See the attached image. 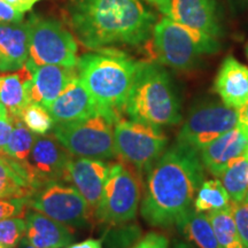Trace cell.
Instances as JSON below:
<instances>
[{
    "label": "cell",
    "instance_id": "1",
    "mask_svg": "<svg viewBox=\"0 0 248 248\" xmlns=\"http://www.w3.org/2000/svg\"><path fill=\"white\" fill-rule=\"evenodd\" d=\"M203 178L199 154L179 144L164 151L147 171L141 216L157 228L177 223L192 209Z\"/></svg>",
    "mask_w": 248,
    "mask_h": 248
},
{
    "label": "cell",
    "instance_id": "2",
    "mask_svg": "<svg viewBox=\"0 0 248 248\" xmlns=\"http://www.w3.org/2000/svg\"><path fill=\"white\" fill-rule=\"evenodd\" d=\"M67 12L77 39L91 49L140 45L157 21L141 0H69Z\"/></svg>",
    "mask_w": 248,
    "mask_h": 248
},
{
    "label": "cell",
    "instance_id": "3",
    "mask_svg": "<svg viewBox=\"0 0 248 248\" xmlns=\"http://www.w3.org/2000/svg\"><path fill=\"white\" fill-rule=\"evenodd\" d=\"M140 62L115 48H99L78 58L79 79L102 110L122 115Z\"/></svg>",
    "mask_w": 248,
    "mask_h": 248
},
{
    "label": "cell",
    "instance_id": "4",
    "mask_svg": "<svg viewBox=\"0 0 248 248\" xmlns=\"http://www.w3.org/2000/svg\"><path fill=\"white\" fill-rule=\"evenodd\" d=\"M124 113L131 120L156 126L181 122L177 94L163 67L154 62H140Z\"/></svg>",
    "mask_w": 248,
    "mask_h": 248
},
{
    "label": "cell",
    "instance_id": "5",
    "mask_svg": "<svg viewBox=\"0 0 248 248\" xmlns=\"http://www.w3.org/2000/svg\"><path fill=\"white\" fill-rule=\"evenodd\" d=\"M151 37L156 60L178 70L191 69L201 55L216 53L219 49L215 37L176 22L168 16L156 21Z\"/></svg>",
    "mask_w": 248,
    "mask_h": 248
},
{
    "label": "cell",
    "instance_id": "6",
    "mask_svg": "<svg viewBox=\"0 0 248 248\" xmlns=\"http://www.w3.org/2000/svg\"><path fill=\"white\" fill-rule=\"evenodd\" d=\"M121 115L99 111L88 119L55 124L53 136L76 157L109 160L117 156L114 125Z\"/></svg>",
    "mask_w": 248,
    "mask_h": 248
},
{
    "label": "cell",
    "instance_id": "7",
    "mask_svg": "<svg viewBox=\"0 0 248 248\" xmlns=\"http://www.w3.org/2000/svg\"><path fill=\"white\" fill-rule=\"evenodd\" d=\"M116 155L137 172H147L166 151L168 138L160 126L121 115L114 125Z\"/></svg>",
    "mask_w": 248,
    "mask_h": 248
},
{
    "label": "cell",
    "instance_id": "8",
    "mask_svg": "<svg viewBox=\"0 0 248 248\" xmlns=\"http://www.w3.org/2000/svg\"><path fill=\"white\" fill-rule=\"evenodd\" d=\"M27 22L29 27V63L76 68L78 46L69 30L53 18L31 16Z\"/></svg>",
    "mask_w": 248,
    "mask_h": 248
},
{
    "label": "cell",
    "instance_id": "9",
    "mask_svg": "<svg viewBox=\"0 0 248 248\" xmlns=\"http://www.w3.org/2000/svg\"><path fill=\"white\" fill-rule=\"evenodd\" d=\"M141 198L137 171L122 161L110 163L101 201L94 210L99 222L116 225L132 221Z\"/></svg>",
    "mask_w": 248,
    "mask_h": 248
},
{
    "label": "cell",
    "instance_id": "10",
    "mask_svg": "<svg viewBox=\"0 0 248 248\" xmlns=\"http://www.w3.org/2000/svg\"><path fill=\"white\" fill-rule=\"evenodd\" d=\"M27 203L30 209L75 228L85 226L91 215V210L78 190L61 181L42 185L28 198Z\"/></svg>",
    "mask_w": 248,
    "mask_h": 248
},
{
    "label": "cell",
    "instance_id": "11",
    "mask_svg": "<svg viewBox=\"0 0 248 248\" xmlns=\"http://www.w3.org/2000/svg\"><path fill=\"white\" fill-rule=\"evenodd\" d=\"M239 124L238 111L224 104H208L190 114L179 130L177 144L199 154L204 146Z\"/></svg>",
    "mask_w": 248,
    "mask_h": 248
},
{
    "label": "cell",
    "instance_id": "12",
    "mask_svg": "<svg viewBox=\"0 0 248 248\" xmlns=\"http://www.w3.org/2000/svg\"><path fill=\"white\" fill-rule=\"evenodd\" d=\"M71 154L52 135L36 136L23 169L35 190L51 182L64 181Z\"/></svg>",
    "mask_w": 248,
    "mask_h": 248
},
{
    "label": "cell",
    "instance_id": "13",
    "mask_svg": "<svg viewBox=\"0 0 248 248\" xmlns=\"http://www.w3.org/2000/svg\"><path fill=\"white\" fill-rule=\"evenodd\" d=\"M109 170L110 163L102 160L76 157L68 163L64 181L78 190L92 214L101 201Z\"/></svg>",
    "mask_w": 248,
    "mask_h": 248
},
{
    "label": "cell",
    "instance_id": "14",
    "mask_svg": "<svg viewBox=\"0 0 248 248\" xmlns=\"http://www.w3.org/2000/svg\"><path fill=\"white\" fill-rule=\"evenodd\" d=\"M164 16L215 38L222 32L217 0H170Z\"/></svg>",
    "mask_w": 248,
    "mask_h": 248
},
{
    "label": "cell",
    "instance_id": "15",
    "mask_svg": "<svg viewBox=\"0 0 248 248\" xmlns=\"http://www.w3.org/2000/svg\"><path fill=\"white\" fill-rule=\"evenodd\" d=\"M47 110L55 124H62L88 119L102 109L76 75Z\"/></svg>",
    "mask_w": 248,
    "mask_h": 248
},
{
    "label": "cell",
    "instance_id": "16",
    "mask_svg": "<svg viewBox=\"0 0 248 248\" xmlns=\"http://www.w3.org/2000/svg\"><path fill=\"white\" fill-rule=\"evenodd\" d=\"M31 71L29 84L30 101L48 108L55 99L66 89L69 82L77 75L76 68L57 64L35 66L27 62Z\"/></svg>",
    "mask_w": 248,
    "mask_h": 248
},
{
    "label": "cell",
    "instance_id": "17",
    "mask_svg": "<svg viewBox=\"0 0 248 248\" xmlns=\"http://www.w3.org/2000/svg\"><path fill=\"white\" fill-rule=\"evenodd\" d=\"M248 152V131L238 124L223 133L200 151L203 167L215 177H219L229 163Z\"/></svg>",
    "mask_w": 248,
    "mask_h": 248
},
{
    "label": "cell",
    "instance_id": "18",
    "mask_svg": "<svg viewBox=\"0 0 248 248\" xmlns=\"http://www.w3.org/2000/svg\"><path fill=\"white\" fill-rule=\"evenodd\" d=\"M26 239L35 248H64L74 239L70 226L54 221L37 210L26 213Z\"/></svg>",
    "mask_w": 248,
    "mask_h": 248
},
{
    "label": "cell",
    "instance_id": "19",
    "mask_svg": "<svg viewBox=\"0 0 248 248\" xmlns=\"http://www.w3.org/2000/svg\"><path fill=\"white\" fill-rule=\"evenodd\" d=\"M214 90L225 106L239 109L248 101V68L228 57L219 67Z\"/></svg>",
    "mask_w": 248,
    "mask_h": 248
},
{
    "label": "cell",
    "instance_id": "20",
    "mask_svg": "<svg viewBox=\"0 0 248 248\" xmlns=\"http://www.w3.org/2000/svg\"><path fill=\"white\" fill-rule=\"evenodd\" d=\"M29 60L28 22H0V73L16 71Z\"/></svg>",
    "mask_w": 248,
    "mask_h": 248
},
{
    "label": "cell",
    "instance_id": "21",
    "mask_svg": "<svg viewBox=\"0 0 248 248\" xmlns=\"http://www.w3.org/2000/svg\"><path fill=\"white\" fill-rule=\"evenodd\" d=\"M30 79L31 71L27 64L12 74L0 75V101L12 121L20 119L24 108L31 104Z\"/></svg>",
    "mask_w": 248,
    "mask_h": 248
},
{
    "label": "cell",
    "instance_id": "22",
    "mask_svg": "<svg viewBox=\"0 0 248 248\" xmlns=\"http://www.w3.org/2000/svg\"><path fill=\"white\" fill-rule=\"evenodd\" d=\"M35 191L26 171L20 164L0 154V199L29 198Z\"/></svg>",
    "mask_w": 248,
    "mask_h": 248
},
{
    "label": "cell",
    "instance_id": "23",
    "mask_svg": "<svg viewBox=\"0 0 248 248\" xmlns=\"http://www.w3.org/2000/svg\"><path fill=\"white\" fill-rule=\"evenodd\" d=\"M177 224L186 237L199 248H223L217 240L207 214L191 209Z\"/></svg>",
    "mask_w": 248,
    "mask_h": 248
},
{
    "label": "cell",
    "instance_id": "24",
    "mask_svg": "<svg viewBox=\"0 0 248 248\" xmlns=\"http://www.w3.org/2000/svg\"><path fill=\"white\" fill-rule=\"evenodd\" d=\"M218 178L231 202H239L245 199L248 193V152L231 161Z\"/></svg>",
    "mask_w": 248,
    "mask_h": 248
},
{
    "label": "cell",
    "instance_id": "25",
    "mask_svg": "<svg viewBox=\"0 0 248 248\" xmlns=\"http://www.w3.org/2000/svg\"><path fill=\"white\" fill-rule=\"evenodd\" d=\"M193 204L197 212L210 213L230 207L231 199L219 178H215L200 185Z\"/></svg>",
    "mask_w": 248,
    "mask_h": 248
},
{
    "label": "cell",
    "instance_id": "26",
    "mask_svg": "<svg viewBox=\"0 0 248 248\" xmlns=\"http://www.w3.org/2000/svg\"><path fill=\"white\" fill-rule=\"evenodd\" d=\"M219 245L223 248H246L244 246L232 214L231 206L207 213Z\"/></svg>",
    "mask_w": 248,
    "mask_h": 248
},
{
    "label": "cell",
    "instance_id": "27",
    "mask_svg": "<svg viewBox=\"0 0 248 248\" xmlns=\"http://www.w3.org/2000/svg\"><path fill=\"white\" fill-rule=\"evenodd\" d=\"M12 122H13V131L6 147L5 155H7L23 168L32 150L36 135H33L20 119L12 121Z\"/></svg>",
    "mask_w": 248,
    "mask_h": 248
},
{
    "label": "cell",
    "instance_id": "28",
    "mask_svg": "<svg viewBox=\"0 0 248 248\" xmlns=\"http://www.w3.org/2000/svg\"><path fill=\"white\" fill-rule=\"evenodd\" d=\"M20 120L36 136L48 135L49 132L53 131L55 125L47 108L40 106L38 104H33V102L24 108Z\"/></svg>",
    "mask_w": 248,
    "mask_h": 248
},
{
    "label": "cell",
    "instance_id": "29",
    "mask_svg": "<svg viewBox=\"0 0 248 248\" xmlns=\"http://www.w3.org/2000/svg\"><path fill=\"white\" fill-rule=\"evenodd\" d=\"M27 232L26 218L22 216L11 217L0 221V246L16 248L24 239Z\"/></svg>",
    "mask_w": 248,
    "mask_h": 248
},
{
    "label": "cell",
    "instance_id": "30",
    "mask_svg": "<svg viewBox=\"0 0 248 248\" xmlns=\"http://www.w3.org/2000/svg\"><path fill=\"white\" fill-rule=\"evenodd\" d=\"M231 209L240 239L248 248V193L239 202H231Z\"/></svg>",
    "mask_w": 248,
    "mask_h": 248
},
{
    "label": "cell",
    "instance_id": "31",
    "mask_svg": "<svg viewBox=\"0 0 248 248\" xmlns=\"http://www.w3.org/2000/svg\"><path fill=\"white\" fill-rule=\"evenodd\" d=\"M28 198H9L0 199V221L11 217L26 215Z\"/></svg>",
    "mask_w": 248,
    "mask_h": 248
},
{
    "label": "cell",
    "instance_id": "32",
    "mask_svg": "<svg viewBox=\"0 0 248 248\" xmlns=\"http://www.w3.org/2000/svg\"><path fill=\"white\" fill-rule=\"evenodd\" d=\"M132 248H169V241L164 235L151 232L141 238Z\"/></svg>",
    "mask_w": 248,
    "mask_h": 248
},
{
    "label": "cell",
    "instance_id": "33",
    "mask_svg": "<svg viewBox=\"0 0 248 248\" xmlns=\"http://www.w3.org/2000/svg\"><path fill=\"white\" fill-rule=\"evenodd\" d=\"M24 13L14 9L12 6L0 0V22L4 23H16L22 22Z\"/></svg>",
    "mask_w": 248,
    "mask_h": 248
},
{
    "label": "cell",
    "instance_id": "34",
    "mask_svg": "<svg viewBox=\"0 0 248 248\" xmlns=\"http://www.w3.org/2000/svg\"><path fill=\"white\" fill-rule=\"evenodd\" d=\"M12 131H13L12 120L7 116H0V154H5Z\"/></svg>",
    "mask_w": 248,
    "mask_h": 248
},
{
    "label": "cell",
    "instance_id": "35",
    "mask_svg": "<svg viewBox=\"0 0 248 248\" xmlns=\"http://www.w3.org/2000/svg\"><path fill=\"white\" fill-rule=\"evenodd\" d=\"M6 4L12 6L14 9L21 12V13H26V12H29L30 9H32L33 6H35L37 2H39L40 0H2Z\"/></svg>",
    "mask_w": 248,
    "mask_h": 248
},
{
    "label": "cell",
    "instance_id": "36",
    "mask_svg": "<svg viewBox=\"0 0 248 248\" xmlns=\"http://www.w3.org/2000/svg\"><path fill=\"white\" fill-rule=\"evenodd\" d=\"M67 248H102L101 243L97 239H86L76 244H70Z\"/></svg>",
    "mask_w": 248,
    "mask_h": 248
},
{
    "label": "cell",
    "instance_id": "37",
    "mask_svg": "<svg viewBox=\"0 0 248 248\" xmlns=\"http://www.w3.org/2000/svg\"><path fill=\"white\" fill-rule=\"evenodd\" d=\"M238 111V121H239V125L243 126L248 131V101L244 105L243 107H240Z\"/></svg>",
    "mask_w": 248,
    "mask_h": 248
},
{
    "label": "cell",
    "instance_id": "38",
    "mask_svg": "<svg viewBox=\"0 0 248 248\" xmlns=\"http://www.w3.org/2000/svg\"><path fill=\"white\" fill-rule=\"evenodd\" d=\"M145 1H147L148 4L155 6V7L159 9L160 12H162V13L164 14L167 7H168L170 0H145Z\"/></svg>",
    "mask_w": 248,
    "mask_h": 248
},
{
    "label": "cell",
    "instance_id": "39",
    "mask_svg": "<svg viewBox=\"0 0 248 248\" xmlns=\"http://www.w3.org/2000/svg\"><path fill=\"white\" fill-rule=\"evenodd\" d=\"M18 248H35V247L31 246V245L28 243L26 239H23L22 241H21V244L18 245Z\"/></svg>",
    "mask_w": 248,
    "mask_h": 248
},
{
    "label": "cell",
    "instance_id": "40",
    "mask_svg": "<svg viewBox=\"0 0 248 248\" xmlns=\"http://www.w3.org/2000/svg\"><path fill=\"white\" fill-rule=\"evenodd\" d=\"M0 116H7V113H6V109H5V107L2 106L1 101H0Z\"/></svg>",
    "mask_w": 248,
    "mask_h": 248
},
{
    "label": "cell",
    "instance_id": "41",
    "mask_svg": "<svg viewBox=\"0 0 248 248\" xmlns=\"http://www.w3.org/2000/svg\"><path fill=\"white\" fill-rule=\"evenodd\" d=\"M247 55H248V46H247Z\"/></svg>",
    "mask_w": 248,
    "mask_h": 248
},
{
    "label": "cell",
    "instance_id": "42",
    "mask_svg": "<svg viewBox=\"0 0 248 248\" xmlns=\"http://www.w3.org/2000/svg\"><path fill=\"white\" fill-rule=\"evenodd\" d=\"M0 248H2V247H1V246H0Z\"/></svg>",
    "mask_w": 248,
    "mask_h": 248
}]
</instances>
